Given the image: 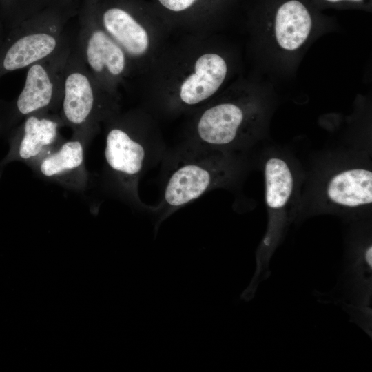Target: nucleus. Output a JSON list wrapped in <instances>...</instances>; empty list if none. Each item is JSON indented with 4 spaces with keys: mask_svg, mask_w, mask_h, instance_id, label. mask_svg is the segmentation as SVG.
Masks as SVG:
<instances>
[{
    "mask_svg": "<svg viewBox=\"0 0 372 372\" xmlns=\"http://www.w3.org/2000/svg\"><path fill=\"white\" fill-rule=\"evenodd\" d=\"M164 158L162 198L157 206L147 209L154 216L155 236L162 222L207 192L230 182L237 169L230 152L192 143L165 154Z\"/></svg>",
    "mask_w": 372,
    "mask_h": 372,
    "instance_id": "f257e3e1",
    "label": "nucleus"
},
{
    "mask_svg": "<svg viewBox=\"0 0 372 372\" xmlns=\"http://www.w3.org/2000/svg\"><path fill=\"white\" fill-rule=\"evenodd\" d=\"M68 17L52 12L31 16L12 30L0 46V76L28 68L59 50L72 36Z\"/></svg>",
    "mask_w": 372,
    "mask_h": 372,
    "instance_id": "f03ea898",
    "label": "nucleus"
},
{
    "mask_svg": "<svg viewBox=\"0 0 372 372\" xmlns=\"http://www.w3.org/2000/svg\"><path fill=\"white\" fill-rule=\"evenodd\" d=\"M105 160L109 173L121 194L135 206L149 208L138 194L142 175L155 161L164 158L163 146L152 145L121 127L110 128L105 138Z\"/></svg>",
    "mask_w": 372,
    "mask_h": 372,
    "instance_id": "7ed1b4c3",
    "label": "nucleus"
},
{
    "mask_svg": "<svg viewBox=\"0 0 372 372\" xmlns=\"http://www.w3.org/2000/svg\"><path fill=\"white\" fill-rule=\"evenodd\" d=\"M74 37L50 56L28 68L25 83L14 102V117H26L61 103L63 76Z\"/></svg>",
    "mask_w": 372,
    "mask_h": 372,
    "instance_id": "20e7f679",
    "label": "nucleus"
},
{
    "mask_svg": "<svg viewBox=\"0 0 372 372\" xmlns=\"http://www.w3.org/2000/svg\"><path fill=\"white\" fill-rule=\"evenodd\" d=\"M74 41L63 76L61 118L74 130L94 128L100 112V90Z\"/></svg>",
    "mask_w": 372,
    "mask_h": 372,
    "instance_id": "39448f33",
    "label": "nucleus"
},
{
    "mask_svg": "<svg viewBox=\"0 0 372 372\" xmlns=\"http://www.w3.org/2000/svg\"><path fill=\"white\" fill-rule=\"evenodd\" d=\"M93 18L84 17L74 37L82 59L101 87L105 78L119 76L126 66L125 53Z\"/></svg>",
    "mask_w": 372,
    "mask_h": 372,
    "instance_id": "423d86ee",
    "label": "nucleus"
},
{
    "mask_svg": "<svg viewBox=\"0 0 372 372\" xmlns=\"http://www.w3.org/2000/svg\"><path fill=\"white\" fill-rule=\"evenodd\" d=\"M63 124L61 116L48 114L47 112L26 116L11 137L10 149L0 161V169L10 161L39 160L53 150L59 140V128Z\"/></svg>",
    "mask_w": 372,
    "mask_h": 372,
    "instance_id": "0eeeda50",
    "label": "nucleus"
},
{
    "mask_svg": "<svg viewBox=\"0 0 372 372\" xmlns=\"http://www.w3.org/2000/svg\"><path fill=\"white\" fill-rule=\"evenodd\" d=\"M245 112L232 103H223L207 109L196 125L192 143L214 150L230 152L240 142Z\"/></svg>",
    "mask_w": 372,
    "mask_h": 372,
    "instance_id": "6e6552de",
    "label": "nucleus"
},
{
    "mask_svg": "<svg viewBox=\"0 0 372 372\" xmlns=\"http://www.w3.org/2000/svg\"><path fill=\"white\" fill-rule=\"evenodd\" d=\"M226 74L227 65L221 56L213 53L201 56L196 62L195 72L180 87L181 101L193 105L206 100L218 90Z\"/></svg>",
    "mask_w": 372,
    "mask_h": 372,
    "instance_id": "1a4fd4ad",
    "label": "nucleus"
},
{
    "mask_svg": "<svg viewBox=\"0 0 372 372\" xmlns=\"http://www.w3.org/2000/svg\"><path fill=\"white\" fill-rule=\"evenodd\" d=\"M326 194L335 205L357 208L372 203V172L364 168H351L335 174L329 181Z\"/></svg>",
    "mask_w": 372,
    "mask_h": 372,
    "instance_id": "9d476101",
    "label": "nucleus"
},
{
    "mask_svg": "<svg viewBox=\"0 0 372 372\" xmlns=\"http://www.w3.org/2000/svg\"><path fill=\"white\" fill-rule=\"evenodd\" d=\"M93 129L74 130V137L41 157L38 165L41 174L60 180L81 171L84 165V140Z\"/></svg>",
    "mask_w": 372,
    "mask_h": 372,
    "instance_id": "9b49d317",
    "label": "nucleus"
},
{
    "mask_svg": "<svg viewBox=\"0 0 372 372\" xmlns=\"http://www.w3.org/2000/svg\"><path fill=\"white\" fill-rule=\"evenodd\" d=\"M101 25L125 54L136 57L148 48L146 30L125 10L119 8L106 10L101 17Z\"/></svg>",
    "mask_w": 372,
    "mask_h": 372,
    "instance_id": "f8f14e48",
    "label": "nucleus"
},
{
    "mask_svg": "<svg viewBox=\"0 0 372 372\" xmlns=\"http://www.w3.org/2000/svg\"><path fill=\"white\" fill-rule=\"evenodd\" d=\"M311 26L307 8L297 0L288 1L276 12L274 30L277 43L285 50H296L308 38Z\"/></svg>",
    "mask_w": 372,
    "mask_h": 372,
    "instance_id": "ddd939ff",
    "label": "nucleus"
},
{
    "mask_svg": "<svg viewBox=\"0 0 372 372\" xmlns=\"http://www.w3.org/2000/svg\"><path fill=\"white\" fill-rule=\"evenodd\" d=\"M265 200L273 210L282 209L293 187V175L288 164L280 158H271L265 167Z\"/></svg>",
    "mask_w": 372,
    "mask_h": 372,
    "instance_id": "4468645a",
    "label": "nucleus"
},
{
    "mask_svg": "<svg viewBox=\"0 0 372 372\" xmlns=\"http://www.w3.org/2000/svg\"><path fill=\"white\" fill-rule=\"evenodd\" d=\"M371 245H368L362 254L351 264L353 290L358 301L366 306L369 301L371 289Z\"/></svg>",
    "mask_w": 372,
    "mask_h": 372,
    "instance_id": "2eb2a0df",
    "label": "nucleus"
},
{
    "mask_svg": "<svg viewBox=\"0 0 372 372\" xmlns=\"http://www.w3.org/2000/svg\"><path fill=\"white\" fill-rule=\"evenodd\" d=\"M167 9L179 12L188 8L196 0H158Z\"/></svg>",
    "mask_w": 372,
    "mask_h": 372,
    "instance_id": "dca6fc26",
    "label": "nucleus"
},
{
    "mask_svg": "<svg viewBox=\"0 0 372 372\" xmlns=\"http://www.w3.org/2000/svg\"><path fill=\"white\" fill-rule=\"evenodd\" d=\"M327 1H331V2H337V1H342V0H327ZM351 1H361V0H351Z\"/></svg>",
    "mask_w": 372,
    "mask_h": 372,
    "instance_id": "f3484780",
    "label": "nucleus"
},
{
    "mask_svg": "<svg viewBox=\"0 0 372 372\" xmlns=\"http://www.w3.org/2000/svg\"><path fill=\"white\" fill-rule=\"evenodd\" d=\"M1 43H2V42L0 41V46H1Z\"/></svg>",
    "mask_w": 372,
    "mask_h": 372,
    "instance_id": "a211bd4d",
    "label": "nucleus"
}]
</instances>
